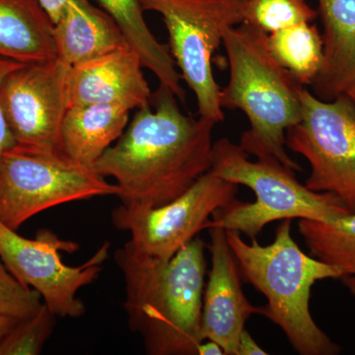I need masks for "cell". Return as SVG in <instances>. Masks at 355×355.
<instances>
[{
	"mask_svg": "<svg viewBox=\"0 0 355 355\" xmlns=\"http://www.w3.org/2000/svg\"><path fill=\"white\" fill-rule=\"evenodd\" d=\"M55 326V315L46 305L20 320L0 343V355H38Z\"/></svg>",
	"mask_w": 355,
	"mask_h": 355,
	"instance_id": "22",
	"label": "cell"
},
{
	"mask_svg": "<svg viewBox=\"0 0 355 355\" xmlns=\"http://www.w3.org/2000/svg\"><path fill=\"white\" fill-rule=\"evenodd\" d=\"M69 69L55 58L20 64L4 77L0 102L16 146L60 151Z\"/></svg>",
	"mask_w": 355,
	"mask_h": 355,
	"instance_id": "11",
	"label": "cell"
},
{
	"mask_svg": "<svg viewBox=\"0 0 355 355\" xmlns=\"http://www.w3.org/2000/svg\"><path fill=\"white\" fill-rule=\"evenodd\" d=\"M0 57L20 64L58 58L53 23L39 0H0Z\"/></svg>",
	"mask_w": 355,
	"mask_h": 355,
	"instance_id": "17",
	"label": "cell"
},
{
	"mask_svg": "<svg viewBox=\"0 0 355 355\" xmlns=\"http://www.w3.org/2000/svg\"><path fill=\"white\" fill-rule=\"evenodd\" d=\"M312 22L268 35L273 55L302 86L314 83L323 64V39Z\"/></svg>",
	"mask_w": 355,
	"mask_h": 355,
	"instance_id": "20",
	"label": "cell"
},
{
	"mask_svg": "<svg viewBox=\"0 0 355 355\" xmlns=\"http://www.w3.org/2000/svg\"><path fill=\"white\" fill-rule=\"evenodd\" d=\"M207 245L196 237L170 260L140 258L127 246L114 254L125 280L128 326L149 355H198Z\"/></svg>",
	"mask_w": 355,
	"mask_h": 355,
	"instance_id": "2",
	"label": "cell"
},
{
	"mask_svg": "<svg viewBox=\"0 0 355 355\" xmlns=\"http://www.w3.org/2000/svg\"><path fill=\"white\" fill-rule=\"evenodd\" d=\"M53 38L58 58L70 67L130 46L113 18L89 0L67 1Z\"/></svg>",
	"mask_w": 355,
	"mask_h": 355,
	"instance_id": "14",
	"label": "cell"
},
{
	"mask_svg": "<svg viewBox=\"0 0 355 355\" xmlns=\"http://www.w3.org/2000/svg\"><path fill=\"white\" fill-rule=\"evenodd\" d=\"M69 0H39L41 6H43L44 11L48 13L51 22L55 24L62 15L65 6Z\"/></svg>",
	"mask_w": 355,
	"mask_h": 355,
	"instance_id": "26",
	"label": "cell"
},
{
	"mask_svg": "<svg viewBox=\"0 0 355 355\" xmlns=\"http://www.w3.org/2000/svg\"><path fill=\"white\" fill-rule=\"evenodd\" d=\"M93 167L112 177L123 205L157 207L186 193L210 171L216 123L184 114L177 96L160 85Z\"/></svg>",
	"mask_w": 355,
	"mask_h": 355,
	"instance_id": "1",
	"label": "cell"
},
{
	"mask_svg": "<svg viewBox=\"0 0 355 355\" xmlns=\"http://www.w3.org/2000/svg\"><path fill=\"white\" fill-rule=\"evenodd\" d=\"M142 69L130 46L74 65L67 76V106L119 105L130 111L146 106L153 93Z\"/></svg>",
	"mask_w": 355,
	"mask_h": 355,
	"instance_id": "13",
	"label": "cell"
},
{
	"mask_svg": "<svg viewBox=\"0 0 355 355\" xmlns=\"http://www.w3.org/2000/svg\"><path fill=\"white\" fill-rule=\"evenodd\" d=\"M209 172L248 187L256 196L254 202L237 200L217 209L209 228L236 231L254 239L270 222L295 218L330 222L350 214L335 196L311 191L298 182L293 170L277 158L266 156L252 161L240 144L228 139L214 142Z\"/></svg>",
	"mask_w": 355,
	"mask_h": 355,
	"instance_id": "5",
	"label": "cell"
},
{
	"mask_svg": "<svg viewBox=\"0 0 355 355\" xmlns=\"http://www.w3.org/2000/svg\"><path fill=\"white\" fill-rule=\"evenodd\" d=\"M130 112L119 105L70 107L60 128V151L78 162L94 166L125 132Z\"/></svg>",
	"mask_w": 355,
	"mask_h": 355,
	"instance_id": "16",
	"label": "cell"
},
{
	"mask_svg": "<svg viewBox=\"0 0 355 355\" xmlns=\"http://www.w3.org/2000/svg\"><path fill=\"white\" fill-rule=\"evenodd\" d=\"M98 2L119 26L130 48L137 51L144 67L153 72L160 85L165 86L184 101L186 94L182 87V76L169 46L161 44L154 37L144 20V10L139 0H98Z\"/></svg>",
	"mask_w": 355,
	"mask_h": 355,
	"instance_id": "18",
	"label": "cell"
},
{
	"mask_svg": "<svg viewBox=\"0 0 355 355\" xmlns=\"http://www.w3.org/2000/svg\"><path fill=\"white\" fill-rule=\"evenodd\" d=\"M198 355H225V354L219 343L211 340H203L198 345Z\"/></svg>",
	"mask_w": 355,
	"mask_h": 355,
	"instance_id": "27",
	"label": "cell"
},
{
	"mask_svg": "<svg viewBox=\"0 0 355 355\" xmlns=\"http://www.w3.org/2000/svg\"><path fill=\"white\" fill-rule=\"evenodd\" d=\"M110 246L105 243L86 263L70 266L60 252L73 253L79 248L76 243L62 240L48 229L28 239L0 221V258L21 284L39 292L55 316L79 318L85 313L77 293L99 277Z\"/></svg>",
	"mask_w": 355,
	"mask_h": 355,
	"instance_id": "10",
	"label": "cell"
},
{
	"mask_svg": "<svg viewBox=\"0 0 355 355\" xmlns=\"http://www.w3.org/2000/svg\"><path fill=\"white\" fill-rule=\"evenodd\" d=\"M237 193V184L209 172L183 195L161 207L121 203L112 212V222L119 230L130 232L125 245L133 254L165 261L209 229L212 214L234 203Z\"/></svg>",
	"mask_w": 355,
	"mask_h": 355,
	"instance_id": "9",
	"label": "cell"
},
{
	"mask_svg": "<svg viewBox=\"0 0 355 355\" xmlns=\"http://www.w3.org/2000/svg\"><path fill=\"white\" fill-rule=\"evenodd\" d=\"M19 321L20 320L16 318L0 314V343Z\"/></svg>",
	"mask_w": 355,
	"mask_h": 355,
	"instance_id": "28",
	"label": "cell"
},
{
	"mask_svg": "<svg viewBox=\"0 0 355 355\" xmlns=\"http://www.w3.org/2000/svg\"><path fill=\"white\" fill-rule=\"evenodd\" d=\"M43 304L39 292L21 284L0 258V314L23 320L36 314Z\"/></svg>",
	"mask_w": 355,
	"mask_h": 355,
	"instance_id": "23",
	"label": "cell"
},
{
	"mask_svg": "<svg viewBox=\"0 0 355 355\" xmlns=\"http://www.w3.org/2000/svg\"><path fill=\"white\" fill-rule=\"evenodd\" d=\"M318 6L324 57L313 93L331 101L355 83V0H318Z\"/></svg>",
	"mask_w": 355,
	"mask_h": 355,
	"instance_id": "15",
	"label": "cell"
},
{
	"mask_svg": "<svg viewBox=\"0 0 355 355\" xmlns=\"http://www.w3.org/2000/svg\"><path fill=\"white\" fill-rule=\"evenodd\" d=\"M300 120L286 132V147L309 162L305 186L331 193L355 212V103L342 94L331 101L301 91Z\"/></svg>",
	"mask_w": 355,
	"mask_h": 355,
	"instance_id": "8",
	"label": "cell"
},
{
	"mask_svg": "<svg viewBox=\"0 0 355 355\" xmlns=\"http://www.w3.org/2000/svg\"><path fill=\"white\" fill-rule=\"evenodd\" d=\"M209 236L211 270L203 291L202 338L219 343L225 355H236L245 324L252 315L260 314L261 307H254L243 291L241 273L226 231L211 227Z\"/></svg>",
	"mask_w": 355,
	"mask_h": 355,
	"instance_id": "12",
	"label": "cell"
},
{
	"mask_svg": "<svg viewBox=\"0 0 355 355\" xmlns=\"http://www.w3.org/2000/svg\"><path fill=\"white\" fill-rule=\"evenodd\" d=\"M298 230L311 256L338 268L355 296V212L330 222L300 219Z\"/></svg>",
	"mask_w": 355,
	"mask_h": 355,
	"instance_id": "19",
	"label": "cell"
},
{
	"mask_svg": "<svg viewBox=\"0 0 355 355\" xmlns=\"http://www.w3.org/2000/svg\"><path fill=\"white\" fill-rule=\"evenodd\" d=\"M20 62L15 60H9V58L0 57V85L4 77L12 71L14 69L19 67ZM16 146L15 139H14L10 128L4 116L3 109H2L1 102H0V163H1L2 157L4 153L9 149Z\"/></svg>",
	"mask_w": 355,
	"mask_h": 355,
	"instance_id": "24",
	"label": "cell"
},
{
	"mask_svg": "<svg viewBox=\"0 0 355 355\" xmlns=\"http://www.w3.org/2000/svg\"><path fill=\"white\" fill-rule=\"evenodd\" d=\"M347 94L349 95L355 103V83L347 90Z\"/></svg>",
	"mask_w": 355,
	"mask_h": 355,
	"instance_id": "29",
	"label": "cell"
},
{
	"mask_svg": "<svg viewBox=\"0 0 355 355\" xmlns=\"http://www.w3.org/2000/svg\"><path fill=\"white\" fill-rule=\"evenodd\" d=\"M222 44L229 80L220 89L221 107L242 111L250 123L240 146L250 156H272L294 172L302 171L287 153L286 132L300 120L304 86L275 57L268 34L253 26L242 23L229 28Z\"/></svg>",
	"mask_w": 355,
	"mask_h": 355,
	"instance_id": "3",
	"label": "cell"
},
{
	"mask_svg": "<svg viewBox=\"0 0 355 355\" xmlns=\"http://www.w3.org/2000/svg\"><path fill=\"white\" fill-rule=\"evenodd\" d=\"M144 10L160 14L169 35L170 53L182 79L197 100L198 116L224 121L220 86L212 58L229 28L245 20L246 0H139Z\"/></svg>",
	"mask_w": 355,
	"mask_h": 355,
	"instance_id": "7",
	"label": "cell"
},
{
	"mask_svg": "<svg viewBox=\"0 0 355 355\" xmlns=\"http://www.w3.org/2000/svg\"><path fill=\"white\" fill-rule=\"evenodd\" d=\"M268 352L261 349L256 343L253 336L245 329L238 340L237 354L236 355H266Z\"/></svg>",
	"mask_w": 355,
	"mask_h": 355,
	"instance_id": "25",
	"label": "cell"
},
{
	"mask_svg": "<svg viewBox=\"0 0 355 355\" xmlns=\"http://www.w3.org/2000/svg\"><path fill=\"white\" fill-rule=\"evenodd\" d=\"M318 10L306 0H246L244 23L270 35L291 26L313 22Z\"/></svg>",
	"mask_w": 355,
	"mask_h": 355,
	"instance_id": "21",
	"label": "cell"
},
{
	"mask_svg": "<svg viewBox=\"0 0 355 355\" xmlns=\"http://www.w3.org/2000/svg\"><path fill=\"white\" fill-rule=\"evenodd\" d=\"M93 166L62 151L13 146L0 163V221L17 231L44 210L77 200L119 195Z\"/></svg>",
	"mask_w": 355,
	"mask_h": 355,
	"instance_id": "6",
	"label": "cell"
},
{
	"mask_svg": "<svg viewBox=\"0 0 355 355\" xmlns=\"http://www.w3.org/2000/svg\"><path fill=\"white\" fill-rule=\"evenodd\" d=\"M226 231V230H225ZM241 277L266 298L261 315L277 324L301 355H336L340 347L318 327L310 312L312 287L324 279H340L338 268L307 254L291 235V219L282 220L272 244L256 238L244 241L236 231H226Z\"/></svg>",
	"mask_w": 355,
	"mask_h": 355,
	"instance_id": "4",
	"label": "cell"
}]
</instances>
